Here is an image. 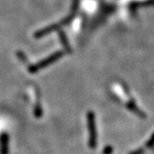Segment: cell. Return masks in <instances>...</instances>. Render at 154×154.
Returning <instances> with one entry per match:
<instances>
[{
    "instance_id": "1",
    "label": "cell",
    "mask_w": 154,
    "mask_h": 154,
    "mask_svg": "<svg viewBox=\"0 0 154 154\" xmlns=\"http://www.w3.org/2000/svg\"><path fill=\"white\" fill-rule=\"evenodd\" d=\"M88 125L89 132V146L94 149L97 145V132H96V123L95 116L94 111H89L88 113Z\"/></svg>"
},
{
    "instance_id": "2",
    "label": "cell",
    "mask_w": 154,
    "mask_h": 154,
    "mask_svg": "<svg viewBox=\"0 0 154 154\" xmlns=\"http://www.w3.org/2000/svg\"><path fill=\"white\" fill-rule=\"evenodd\" d=\"M9 135L5 133L1 135V154H8L9 152Z\"/></svg>"
},
{
    "instance_id": "3",
    "label": "cell",
    "mask_w": 154,
    "mask_h": 154,
    "mask_svg": "<svg viewBox=\"0 0 154 154\" xmlns=\"http://www.w3.org/2000/svg\"><path fill=\"white\" fill-rule=\"evenodd\" d=\"M42 108H41V104H40V99L38 97V94L36 93V104L34 107V115L36 117H40L42 116Z\"/></svg>"
},
{
    "instance_id": "4",
    "label": "cell",
    "mask_w": 154,
    "mask_h": 154,
    "mask_svg": "<svg viewBox=\"0 0 154 154\" xmlns=\"http://www.w3.org/2000/svg\"><path fill=\"white\" fill-rule=\"evenodd\" d=\"M112 151H113V149H112L111 146H107L104 150V154H111Z\"/></svg>"
},
{
    "instance_id": "5",
    "label": "cell",
    "mask_w": 154,
    "mask_h": 154,
    "mask_svg": "<svg viewBox=\"0 0 154 154\" xmlns=\"http://www.w3.org/2000/svg\"><path fill=\"white\" fill-rule=\"evenodd\" d=\"M153 144H154V135H153V136H152V137L151 138L150 141H149L148 143L146 144V146H147L148 147H151V146H152Z\"/></svg>"
},
{
    "instance_id": "6",
    "label": "cell",
    "mask_w": 154,
    "mask_h": 154,
    "mask_svg": "<svg viewBox=\"0 0 154 154\" xmlns=\"http://www.w3.org/2000/svg\"><path fill=\"white\" fill-rule=\"evenodd\" d=\"M142 152H143V150H141V149H139V150L135 151V152H132L131 154H141Z\"/></svg>"
}]
</instances>
